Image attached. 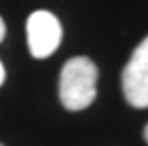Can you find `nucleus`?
<instances>
[{"label": "nucleus", "instance_id": "4", "mask_svg": "<svg viewBox=\"0 0 148 146\" xmlns=\"http://www.w3.org/2000/svg\"><path fill=\"white\" fill-rule=\"evenodd\" d=\"M4 36H6V25H4V21H2V17H0V42L4 40Z\"/></svg>", "mask_w": 148, "mask_h": 146}, {"label": "nucleus", "instance_id": "1", "mask_svg": "<svg viewBox=\"0 0 148 146\" xmlns=\"http://www.w3.org/2000/svg\"><path fill=\"white\" fill-rule=\"evenodd\" d=\"M99 69L89 57H72L65 63L59 78V99L70 112L91 106L97 99Z\"/></svg>", "mask_w": 148, "mask_h": 146}, {"label": "nucleus", "instance_id": "5", "mask_svg": "<svg viewBox=\"0 0 148 146\" xmlns=\"http://www.w3.org/2000/svg\"><path fill=\"white\" fill-rule=\"evenodd\" d=\"M6 80V70H4V64H2V61H0V86L4 84Z\"/></svg>", "mask_w": 148, "mask_h": 146}, {"label": "nucleus", "instance_id": "3", "mask_svg": "<svg viewBox=\"0 0 148 146\" xmlns=\"http://www.w3.org/2000/svg\"><path fill=\"white\" fill-rule=\"evenodd\" d=\"M125 101L135 108H148V36L135 47L122 72Z\"/></svg>", "mask_w": 148, "mask_h": 146}, {"label": "nucleus", "instance_id": "7", "mask_svg": "<svg viewBox=\"0 0 148 146\" xmlns=\"http://www.w3.org/2000/svg\"><path fill=\"white\" fill-rule=\"evenodd\" d=\"M0 146H4V144H0Z\"/></svg>", "mask_w": 148, "mask_h": 146}, {"label": "nucleus", "instance_id": "6", "mask_svg": "<svg viewBox=\"0 0 148 146\" xmlns=\"http://www.w3.org/2000/svg\"><path fill=\"white\" fill-rule=\"evenodd\" d=\"M144 138H146V142H148V125L144 127Z\"/></svg>", "mask_w": 148, "mask_h": 146}, {"label": "nucleus", "instance_id": "2", "mask_svg": "<svg viewBox=\"0 0 148 146\" xmlns=\"http://www.w3.org/2000/svg\"><path fill=\"white\" fill-rule=\"evenodd\" d=\"M63 27L59 19L48 10L32 12L27 19V42L32 57L46 59L53 55L55 49L61 46Z\"/></svg>", "mask_w": 148, "mask_h": 146}]
</instances>
